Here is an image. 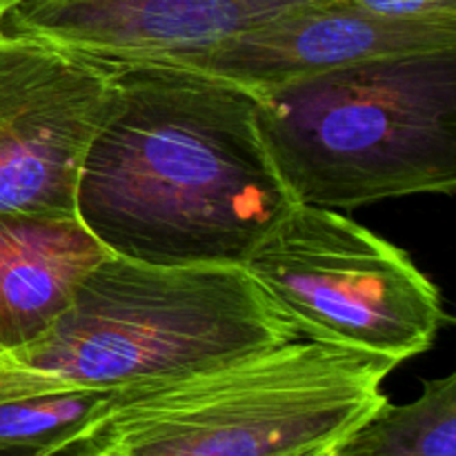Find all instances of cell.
<instances>
[{
	"mask_svg": "<svg viewBox=\"0 0 456 456\" xmlns=\"http://www.w3.org/2000/svg\"><path fill=\"white\" fill-rule=\"evenodd\" d=\"M116 105L94 136L76 218L114 256L243 265L294 208L256 125V96L176 65L114 67Z\"/></svg>",
	"mask_w": 456,
	"mask_h": 456,
	"instance_id": "obj_1",
	"label": "cell"
},
{
	"mask_svg": "<svg viewBox=\"0 0 456 456\" xmlns=\"http://www.w3.org/2000/svg\"><path fill=\"white\" fill-rule=\"evenodd\" d=\"M395 361L312 338L105 392L36 456H289L343 444L387 396Z\"/></svg>",
	"mask_w": 456,
	"mask_h": 456,
	"instance_id": "obj_2",
	"label": "cell"
},
{
	"mask_svg": "<svg viewBox=\"0 0 456 456\" xmlns=\"http://www.w3.org/2000/svg\"><path fill=\"white\" fill-rule=\"evenodd\" d=\"M294 203L356 209L456 187V47L359 62L256 96Z\"/></svg>",
	"mask_w": 456,
	"mask_h": 456,
	"instance_id": "obj_3",
	"label": "cell"
},
{
	"mask_svg": "<svg viewBox=\"0 0 456 456\" xmlns=\"http://www.w3.org/2000/svg\"><path fill=\"white\" fill-rule=\"evenodd\" d=\"M301 338L243 265H154L110 254L69 307L9 356L111 392Z\"/></svg>",
	"mask_w": 456,
	"mask_h": 456,
	"instance_id": "obj_4",
	"label": "cell"
},
{
	"mask_svg": "<svg viewBox=\"0 0 456 456\" xmlns=\"http://www.w3.org/2000/svg\"><path fill=\"white\" fill-rule=\"evenodd\" d=\"M243 267L303 338L396 365L450 323L441 289L410 254L337 209L297 203Z\"/></svg>",
	"mask_w": 456,
	"mask_h": 456,
	"instance_id": "obj_5",
	"label": "cell"
},
{
	"mask_svg": "<svg viewBox=\"0 0 456 456\" xmlns=\"http://www.w3.org/2000/svg\"><path fill=\"white\" fill-rule=\"evenodd\" d=\"M118 96L114 67L0 29V214L76 218V187Z\"/></svg>",
	"mask_w": 456,
	"mask_h": 456,
	"instance_id": "obj_6",
	"label": "cell"
},
{
	"mask_svg": "<svg viewBox=\"0 0 456 456\" xmlns=\"http://www.w3.org/2000/svg\"><path fill=\"white\" fill-rule=\"evenodd\" d=\"M456 47V27L379 18L347 0H305L176 65L227 80L254 96L359 62Z\"/></svg>",
	"mask_w": 456,
	"mask_h": 456,
	"instance_id": "obj_7",
	"label": "cell"
},
{
	"mask_svg": "<svg viewBox=\"0 0 456 456\" xmlns=\"http://www.w3.org/2000/svg\"><path fill=\"white\" fill-rule=\"evenodd\" d=\"M305 0H16L3 31L107 67L205 52Z\"/></svg>",
	"mask_w": 456,
	"mask_h": 456,
	"instance_id": "obj_8",
	"label": "cell"
},
{
	"mask_svg": "<svg viewBox=\"0 0 456 456\" xmlns=\"http://www.w3.org/2000/svg\"><path fill=\"white\" fill-rule=\"evenodd\" d=\"M107 256L78 218L0 214V354L38 341Z\"/></svg>",
	"mask_w": 456,
	"mask_h": 456,
	"instance_id": "obj_9",
	"label": "cell"
},
{
	"mask_svg": "<svg viewBox=\"0 0 456 456\" xmlns=\"http://www.w3.org/2000/svg\"><path fill=\"white\" fill-rule=\"evenodd\" d=\"M105 396L0 354V450L38 452L78 426Z\"/></svg>",
	"mask_w": 456,
	"mask_h": 456,
	"instance_id": "obj_10",
	"label": "cell"
},
{
	"mask_svg": "<svg viewBox=\"0 0 456 456\" xmlns=\"http://www.w3.org/2000/svg\"><path fill=\"white\" fill-rule=\"evenodd\" d=\"M338 456H456V374L426 381L405 405L387 401Z\"/></svg>",
	"mask_w": 456,
	"mask_h": 456,
	"instance_id": "obj_11",
	"label": "cell"
},
{
	"mask_svg": "<svg viewBox=\"0 0 456 456\" xmlns=\"http://www.w3.org/2000/svg\"><path fill=\"white\" fill-rule=\"evenodd\" d=\"M347 3L387 20L456 27V0H347Z\"/></svg>",
	"mask_w": 456,
	"mask_h": 456,
	"instance_id": "obj_12",
	"label": "cell"
},
{
	"mask_svg": "<svg viewBox=\"0 0 456 456\" xmlns=\"http://www.w3.org/2000/svg\"><path fill=\"white\" fill-rule=\"evenodd\" d=\"M289 456H338V450L316 448V450H307V452H298V454H289Z\"/></svg>",
	"mask_w": 456,
	"mask_h": 456,
	"instance_id": "obj_13",
	"label": "cell"
},
{
	"mask_svg": "<svg viewBox=\"0 0 456 456\" xmlns=\"http://www.w3.org/2000/svg\"><path fill=\"white\" fill-rule=\"evenodd\" d=\"M13 3H16V0H0V29H3V22L4 18H7L9 9L13 7Z\"/></svg>",
	"mask_w": 456,
	"mask_h": 456,
	"instance_id": "obj_14",
	"label": "cell"
},
{
	"mask_svg": "<svg viewBox=\"0 0 456 456\" xmlns=\"http://www.w3.org/2000/svg\"><path fill=\"white\" fill-rule=\"evenodd\" d=\"M0 456H36L31 450H0Z\"/></svg>",
	"mask_w": 456,
	"mask_h": 456,
	"instance_id": "obj_15",
	"label": "cell"
}]
</instances>
